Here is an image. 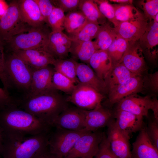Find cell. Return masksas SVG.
<instances>
[{"mask_svg": "<svg viewBox=\"0 0 158 158\" xmlns=\"http://www.w3.org/2000/svg\"><path fill=\"white\" fill-rule=\"evenodd\" d=\"M12 52V51H11ZM32 68H42L54 63L56 59L43 48L13 51Z\"/></svg>", "mask_w": 158, "mask_h": 158, "instance_id": "cell-19", "label": "cell"}, {"mask_svg": "<svg viewBox=\"0 0 158 158\" xmlns=\"http://www.w3.org/2000/svg\"><path fill=\"white\" fill-rule=\"evenodd\" d=\"M147 134L154 146L158 150V122L154 118L146 126Z\"/></svg>", "mask_w": 158, "mask_h": 158, "instance_id": "cell-43", "label": "cell"}, {"mask_svg": "<svg viewBox=\"0 0 158 158\" xmlns=\"http://www.w3.org/2000/svg\"><path fill=\"white\" fill-rule=\"evenodd\" d=\"M144 90L143 76L135 75L108 93L104 105L110 108L125 97Z\"/></svg>", "mask_w": 158, "mask_h": 158, "instance_id": "cell-12", "label": "cell"}, {"mask_svg": "<svg viewBox=\"0 0 158 158\" xmlns=\"http://www.w3.org/2000/svg\"><path fill=\"white\" fill-rule=\"evenodd\" d=\"M54 89L18 101V106L52 127L56 118L68 107L67 98Z\"/></svg>", "mask_w": 158, "mask_h": 158, "instance_id": "cell-2", "label": "cell"}, {"mask_svg": "<svg viewBox=\"0 0 158 158\" xmlns=\"http://www.w3.org/2000/svg\"><path fill=\"white\" fill-rule=\"evenodd\" d=\"M50 131L31 135L4 132L2 158H39L49 151Z\"/></svg>", "mask_w": 158, "mask_h": 158, "instance_id": "cell-1", "label": "cell"}, {"mask_svg": "<svg viewBox=\"0 0 158 158\" xmlns=\"http://www.w3.org/2000/svg\"><path fill=\"white\" fill-rule=\"evenodd\" d=\"M138 4L143 10L145 18L153 20L158 13V0H143L139 1Z\"/></svg>", "mask_w": 158, "mask_h": 158, "instance_id": "cell-39", "label": "cell"}, {"mask_svg": "<svg viewBox=\"0 0 158 158\" xmlns=\"http://www.w3.org/2000/svg\"><path fill=\"white\" fill-rule=\"evenodd\" d=\"M109 1L119 4H132L133 1V0H110Z\"/></svg>", "mask_w": 158, "mask_h": 158, "instance_id": "cell-50", "label": "cell"}, {"mask_svg": "<svg viewBox=\"0 0 158 158\" xmlns=\"http://www.w3.org/2000/svg\"><path fill=\"white\" fill-rule=\"evenodd\" d=\"M80 158H93L90 157H81Z\"/></svg>", "mask_w": 158, "mask_h": 158, "instance_id": "cell-52", "label": "cell"}, {"mask_svg": "<svg viewBox=\"0 0 158 158\" xmlns=\"http://www.w3.org/2000/svg\"><path fill=\"white\" fill-rule=\"evenodd\" d=\"M72 40L63 32H52L43 48L56 59H65L68 56Z\"/></svg>", "mask_w": 158, "mask_h": 158, "instance_id": "cell-16", "label": "cell"}, {"mask_svg": "<svg viewBox=\"0 0 158 158\" xmlns=\"http://www.w3.org/2000/svg\"><path fill=\"white\" fill-rule=\"evenodd\" d=\"M78 9L89 21L100 25L107 22L106 18L101 13L94 0H81Z\"/></svg>", "mask_w": 158, "mask_h": 158, "instance_id": "cell-29", "label": "cell"}, {"mask_svg": "<svg viewBox=\"0 0 158 158\" xmlns=\"http://www.w3.org/2000/svg\"><path fill=\"white\" fill-rule=\"evenodd\" d=\"M97 76L104 81L105 77L112 68L114 64L107 51H96L89 62Z\"/></svg>", "mask_w": 158, "mask_h": 158, "instance_id": "cell-25", "label": "cell"}, {"mask_svg": "<svg viewBox=\"0 0 158 158\" xmlns=\"http://www.w3.org/2000/svg\"><path fill=\"white\" fill-rule=\"evenodd\" d=\"M113 114L117 127L130 138V135L139 131L144 126L143 117L142 116L116 109L113 112Z\"/></svg>", "mask_w": 158, "mask_h": 158, "instance_id": "cell-17", "label": "cell"}, {"mask_svg": "<svg viewBox=\"0 0 158 158\" xmlns=\"http://www.w3.org/2000/svg\"><path fill=\"white\" fill-rule=\"evenodd\" d=\"M106 136L103 132H89L77 141L68 154L64 158H93L97 154L101 142Z\"/></svg>", "mask_w": 158, "mask_h": 158, "instance_id": "cell-9", "label": "cell"}, {"mask_svg": "<svg viewBox=\"0 0 158 158\" xmlns=\"http://www.w3.org/2000/svg\"><path fill=\"white\" fill-rule=\"evenodd\" d=\"M52 81L53 86L56 89L70 94L76 85L69 78L55 71L53 75Z\"/></svg>", "mask_w": 158, "mask_h": 158, "instance_id": "cell-35", "label": "cell"}, {"mask_svg": "<svg viewBox=\"0 0 158 158\" xmlns=\"http://www.w3.org/2000/svg\"><path fill=\"white\" fill-rule=\"evenodd\" d=\"M113 118V112L102 104L92 109L86 110L85 129L90 132L98 130L107 126Z\"/></svg>", "mask_w": 158, "mask_h": 158, "instance_id": "cell-20", "label": "cell"}, {"mask_svg": "<svg viewBox=\"0 0 158 158\" xmlns=\"http://www.w3.org/2000/svg\"><path fill=\"white\" fill-rule=\"evenodd\" d=\"M118 63H122L134 74L143 76L147 73L144 56L138 41L128 42L126 49Z\"/></svg>", "mask_w": 158, "mask_h": 158, "instance_id": "cell-10", "label": "cell"}, {"mask_svg": "<svg viewBox=\"0 0 158 158\" xmlns=\"http://www.w3.org/2000/svg\"><path fill=\"white\" fill-rule=\"evenodd\" d=\"M39 158H59L55 155L50 152L49 151Z\"/></svg>", "mask_w": 158, "mask_h": 158, "instance_id": "cell-49", "label": "cell"}, {"mask_svg": "<svg viewBox=\"0 0 158 158\" xmlns=\"http://www.w3.org/2000/svg\"><path fill=\"white\" fill-rule=\"evenodd\" d=\"M18 3L22 18L28 25L37 27L47 24L34 0H19Z\"/></svg>", "mask_w": 158, "mask_h": 158, "instance_id": "cell-23", "label": "cell"}, {"mask_svg": "<svg viewBox=\"0 0 158 158\" xmlns=\"http://www.w3.org/2000/svg\"><path fill=\"white\" fill-rule=\"evenodd\" d=\"M17 105L15 99L3 88L0 87V111Z\"/></svg>", "mask_w": 158, "mask_h": 158, "instance_id": "cell-45", "label": "cell"}, {"mask_svg": "<svg viewBox=\"0 0 158 158\" xmlns=\"http://www.w3.org/2000/svg\"><path fill=\"white\" fill-rule=\"evenodd\" d=\"M100 25L87 20L81 27L68 36L72 41H87L95 38Z\"/></svg>", "mask_w": 158, "mask_h": 158, "instance_id": "cell-31", "label": "cell"}, {"mask_svg": "<svg viewBox=\"0 0 158 158\" xmlns=\"http://www.w3.org/2000/svg\"><path fill=\"white\" fill-rule=\"evenodd\" d=\"M32 69L30 89L27 95L23 98L35 96L55 89L52 81L54 71V68L48 66L40 68Z\"/></svg>", "mask_w": 158, "mask_h": 158, "instance_id": "cell-14", "label": "cell"}, {"mask_svg": "<svg viewBox=\"0 0 158 158\" xmlns=\"http://www.w3.org/2000/svg\"><path fill=\"white\" fill-rule=\"evenodd\" d=\"M117 35L114 27L109 23L100 25L94 41L97 50L107 51Z\"/></svg>", "mask_w": 158, "mask_h": 158, "instance_id": "cell-30", "label": "cell"}, {"mask_svg": "<svg viewBox=\"0 0 158 158\" xmlns=\"http://www.w3.org/2000/svg\"><path fill=\"white\" fill-rule=\"evenodd\" d=\"M4 136V130L0 123V157L2 150Z\"/></svg>", "mask_w": 158, "mask_h": 158, "instance_id": "cell-48", "label": "cell"}, {"mask_svg": "<svg viewBox=\"0 0 158 158\" xmlns=\"http://www.w3.org/2000/svg\"><path fill=\"white\" fill-rule=\"evenodd\" d=\"M107 138L111 150L117 158H131L129 140L118 128L113 119L107 126Z\"/></svg>", "mask_w": 158, "mask_h": 158, "instance_id": "cell-11", "label": "cell"}, {"mask_svg": "<svg viewBox=\"0 0 158 158\" xmlns=\"http://www.w3.org/2000/svg\"><path fill=\"white\" fill-rule=\"evenodd\" d=\"M133 94L125 97L118 103L116 109L125 111L143 117L148 116L151 109L153 98L150 95L142 97Z\"/></svg>", "mask_w": 158, "mask_h": 158, "instance_id": "cell-15", "label": "cell"}, {"mask_svg": "<svg viewBox=\"0 0 158 158\" xmlns=\"http://www.w3.org/2000/svg\"><path fill=\"white\" fill-rule=\"evenodd\" d=\"M0 79L3 88L8 93L12 89L11 85L5 69V53L4 44L0 40Z\"/></svg>", "mask_w": 158, "mask_h": 158, "instance_id": "cell-38", "label": "cell"}, {"mask_svg": "<svg viewBox=\"0 0 158 158\" xmlns=\"http://www.w3.org/2000/svg\"><path fill=\"white\" fill-rule=\"evenodd\" d=\"M81 0H57L53 2L64 13L76 11L78 8Z\"/></svg>", "mask_w": 158, "mask_h": 158, "instance_id": "cell-44", "label": "cell"}, {"mask_svg": "<svg viewBox=\"0 0 158 158\" xmlns=\"http://www.w3.org/2000/svg\"><path fill=\"white\" fill-rule=\"evenodd\" d=\"M76 73L79 82L92 87L103 95L107 93L104 82L97 76L88 65L76 61Z\"/></svg>", "mask_w": 158, "mask_h": 158, "instance_id": "cell-24", "label": "cell"}, {"mask_svg": "<svg viewBox=\"0 0 158 158\" xmlns=\"http://www.w3.org/2000/svg\"><path fill=\"white\" fill-rule=\"evenodd\" d=\"M85 111L68 107L55 120L52 127L72 130H83L85 129Z\"/></svg>", "mask_w": 158, "mask_h": 158, "instance_id": "cell-13", "label": "cell"}, {"mask_svg": "<svg viewBox=\"0 0 158 158\" xmlns=\"http://www.w3.org/2000/svg\"><path fill=\"white\" fill-rule=\"evenodd\" d=\"M76 62L73 59H56L53 68L55 71L67 77L76 84L79 82L76 75Z\"/></svg>", "mask_w": 158, "mask_h": 158, "instance_id": "cell-32", "label": "cell"}, {"mask_svg": "<svg viewBox=\"0 0 158 158\" xmlns=\"http://www.w3.org/2000/svg\"><path fill=\"white\" fill-rule=\"evenodd\" d=\"M87 20L80 11L76 10L68 12L65 15L64 29L68 34L72 33L81 27Z\"/></svg>", "mask_w": 158, "mask_h": 158, "instance_id": "cell-33", "label": "cell"}, {"mask_svg": "<svg viewBox=\"0 0 158 158\" xmlns=\"http://www.w3.org/2000/svg\"><path fill=\"white\" fill-rule=\"evenodd\" d=\"M144 89H146L154 94L158 91V72L152 74L147 73L143 76Z\"/></svg>", "mask_w": 158, "mask_h": 158, "instance_id": "cell-40", "label": "cell"}, {"mask_svg": "<svg viewBox=\"0 0 158 158\" xmlns=\"http://www.w3.org/2000/svg\"><path fill=\"white\" fill-rule=\"evenodd\" d=\"M8 7V4L4 0H0V19L4 15Z\"/></svg>", "mask_w": 158, "mask_h": 158, "instance_id": "cell-47", "label": "cell"}, {"mask_svg": "<svg viewBox=\"0 0 158 158\" xmlns=\"http://www.w3.org/2000/svg\"><path fill=\"white\" fill-rule=\"evenodd\" d=\"M65 15L60 8L55 7L49 16L48 24L52 32H63L64 29Z\"/></svg>", "mask_w": 158, "mask_h": 158, "instance_id": "cell-36", "label": "cell"}, {"mask_svg": "<svg viewBox=\"0 0 158 158\" xmlns=\"http://www.w3.org/2000/svg\"><path fill=\"white\" fill-rule=\"evenodd\" d=\"M49 135V151L59 158H64L73 147L77 140L83 135L90 132L85 129L79 131L56 128Z\"/></svg>", "mask_w": 158, "mask_h": 158, "instance_id": "cell-7", "label": "cell"}, {"mask_svg": "<svg viewBox=\"0 0 158 158\" xmlns=\"http://www.w3.org/2000/svg\"><path fill=\"white\" fill-rule=\"evenodd\" d=\"M104 98V95L92 87L79 82L76 84L73 90L67 98L68 102L77 107L90 110L102 104V102Z\"/></svg>", "mask_w": 158, "mask_h": 158, "instance_id": "cell-8", "label": "cell"}, {"mask_svg": "<svg viewBox=\"0 0 158 158\" xmlns=\"http://www.w3.org/2000/svg\"><path fill=\"white\" fill-rule=\"evenodd\" d=\"M151 20L145 18L120 22L117 26L114 28L117 35L127 41H137L145 32Z\"/></svg>", "mask_w": 158, "mask_h": 158, "instance_id": "cell-21", "label": "cell"}, {"mask_svg": "<svg viewBox=\"0 0 158 158\" xmlns=\"http://www.w3.org/2000/svg\"><path fill=\"white\" fill-rule=\"evenodd\" d=\"M128 42L117 35L107 50L114 65L118 63L126 51Z\"/></svg>", "mask_w": 158, "mask_h": 158, "instance_id": "cell-34", "label": "cell"}, {"mask_svg": "<svg viewBox=\"0 0 158 158\" xmlns=\"http://www.w3.org/2000/svg\"><path fill=\"white\" fill-rule=\"evenodd\" d=\"M135 75L121 63H118L114 65L104 80L107 93Z\"/></svg>", "mask_w": 158, "mask_h": 158, "instance_id": "cell-26", "label": "cell"}, {"mask_svg": "<svg viewBox=\"0 0 158 158\" xmlns=\"http://www.w3.org/2000/svg\"><path fill=\"white\" fill-rule=\"evenodd\" d=\"M144 56L150 61L156 60L158 54V23L150 21L145 32L138 40Z\"/></svg>", "mask_w": 158, "mask_h": 158, "instance_id": "cell-18", "label": "cell"}, {"mask_svg": "<svg viewBox=\"0 0 158 158\" xmlns=\"http://www.w3.org/2000/svg\"><path fill=\"white\" fill-rule=\"evenodd\" d=\"M132 146L131 158H158V150L148 136L146 126L139 131Z\"/></svg>", "mask_w": 158, "mask_h": 158, "instance_id": "cell-22", "label": "cell"}, {"mask_svg": "<svg viewBox=\"0 0 158 158\" xmlns=\"http://www.w3.org/2000/svg\"><path fill=\"white\" fill-rule=\"evenodd\" d=\"M95 158H117L111 150L106 135L100 143Z\"/></svg>", "mask_w": 158, "mask_h": 158, "instance_id": "cell-41", "label": "cell"}, {"mask_svg": "<svg viewBox=\"0 0 158 158\" xmlns=\"http://www.w3.org/2000/svg\"><path fill=\"white\" fill-rule=\"evenodd\" d=\"M34 1L39 7L41 14L45 23L49 25L48 23L49 17L55 6L53 5L52 1L49 0H34Z\"/></svg>", "mask_w": 158, "mask_h": 158, "instance_id": "cell-42", "label": "cell"}, {"mask_svg": "<svg viewBox=\"0 0 158 158\" xmlns=\"http://www.w3.org/2000/svg\"><path fill=\"white\" fill-rule=\"evenodd\" d=\"M153 20L154 22L158 23V13L154 17Z\"/></svg>", "mask_w": 158, "mask_h": 158, "instance_id": "cell-51", "label": "cell"}, {"mask_svg": "<svg viewBox=\"0 0 158 158\" xmlns=\"http://www.w3.org/2000/svg\"><path fill=\"white\" fill-rule=\"evenodd\" d=\"M153 112L154 118L158 122V101L156 97L153 98L151 109Z\"/></svg>", "mask_w": 158, "mask_h": 158, "instance_id": "cell-46", "label": "cell"}, {"mask_svg": "<svg viewBox=\"0 0 158 158\" xmlns=\"http://www.w3.org/2000/svg\"><path fill=\"white\" fill-rule=\"evenodd\" d=\"M112 5L114 10L116 18L119 22L134 21L146 18L143 14L132 4Z\"/></svg>", "mask_w": 158, "mask_h": 158, "instance_id": "cell-28", "label": "cell"}, {"mask_svg": "<svg viewBox=\"0 0 158 158\" xmlns=\"http://www.w3.org/2000/svg\"><path fill=\"white\" fill-rule=\"evenodd\" d=\"M49 27V25L45 24L40 27H33L13 36L6 44L12 52L43 48L51 31Z\"/></svg>", "mask_w": 158, "mask_h": 158, "instance_id": "cell-5", "label": "cell"}, {"mask_svg": "<svg viewBox=\"0 0 158 158\" xmlns=\"http://www.w3.org/2000/svg\"><path fill=\"white\" fill-rule=\"evenodd\" d=\"M0 123L4 132L31 135L50 131L51 127L17 105L0 111Z\"/></svg>", "mask_w": 158, "mask_h": 158, "instance_id": "cell-3", "label": "cell"}, {"mask_svg": "<svg viewBox=\"0 0 158 158\" xmlns=\"http://www.w3.org/2000/svg\"><path fill=\"white\" fill-rule=\"evenodd\" d=\"M5 69L12 89L22 92L23 98L27 95L31 85L32 69L13 52L5 53Z\"/></svg>", "mask_w": 158, "mask_h": 158, "instance_id": "cell-4", "label": "cell"}, {"mask_svg": "<svg viewBox=\"0 0 158 158\" xmlns=\"http://www.w3.org/2000/svg\"><path fill=\"white\" fill-rule=\"evenodd\" d=\"M32 28L23 19L18 0H13L10 3L7 10L0 19V40L4 45L13 36Z\"/></svg>", "mask_w": 158, "mask_h": 158, "instance_id": "cell-6", "label": "cell"}, {"mask_svg": "<svg viewBox=\"0 0 158 158\" xmlns=\"http://www.w3.org/2000/svg\"><path fill=\"white\" fill-rule=\"evenodd\" d=\"M97 50L94 41H72L69 50L73 60H79L89 64V60L95 51Z\"/></svg>", "mask_w": 158, "mask_h": 158, "instance_id": "cell-27", "label": "cell"}, {"mask_svg": "<svg viewBox=\"0 0 158 158\" xmlns=\"http://www.w3.org/2000/svg\"><path fill=\"white\" fill-rule=\"evenodd\" d=\"M101 13L111 23L114 28L117 26L119 23L116 19L114 10L112 4L109 3V1L106 0H95Z\"/></svg>", "mask_w": 158, "mask_h": 158, "instance_id": "cell-37", "label": "cell"}]
</instances>
